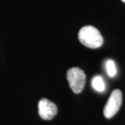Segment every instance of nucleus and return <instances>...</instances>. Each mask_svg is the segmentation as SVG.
<instances>
[{
    "label": "nucleus",
    "mask_w": 125,
    "mask_h": 125,
    "mask_svg": "<svg viewBox=\"0 0 125 125\" xmlns=\"http://www.w3.org/2000/svg\"><path fill=\"white\" fill-rule=\"evenodd\" d=\"M121 1H123L124 3H125V0H121Z\"/></svg>",
    "instance_id": "nucleus-7"
},
{
    "label": "nucleus",
    "mask_w": 125,
    "mask_h": 125,
    "mask_svg": "<svg viewBox=\"0 0 125 125\" xmlns=\"http://www.w3.org/2000/svg\"><path fill=\"white\" fill-rule=\"evenodd\" d=\"M57 106L54 102L49 99L42 98L38 102V113L41 118L49 120L54 118L57 114Z\"/></svg>",
    "instance_id": "nucleus-4"
},
{
    "label": "nucleus",
    "mask_w": 125,
    "mask_h": 125,
    "mask_svg": "<svg viewBox=\"0 0 125 125\" xmlns=\"http://www.w3.org/2000/svg\"><path fill=\"white\" fill-rule=\"evenodd\" d=\"M67 79L72 90L78 94L84 88L86 76L84 72L79 67H72L67 72Z\"/></svg>",
    "instance_id": "nucleus-2"
},
{
    "label": "nucleus",
    "mask_w": 125,
    "mask_h": 125,
    "mask_svg": "<svg viewBox=\"0 0 125 125\" xmlns=\"http://www.w3.org/2000/svg\"><path fill=\"white\" fill-rule=\"evenodd\" d=\"M78 38L81 44L90 49H97L104 42L103 37L99 31L94 27L90 25L81 29Z\"/></svg>",
    "instance_id": "nucleus-1"
},
{
    "label": "nucleus",
    "mask_w": 125,
    "mask_h": 125,
    "mask_svg": "<svg viewBox=\"0 0 125 125\" xmlns=\"http://www.w3.org/2000/svg\"><path fill=\"white\" fill-rule=\"evenodd\" d=\"M122 102V94L119 89L114 90L111 94L104 108V115L105 117L110 119L119 111Z\"/></svg>",
    "instance_id": "nucleus-3"
},
{
    "label": "nucleus",
    "mask_w": 125,
    "mask_h": 125,
    "mask_svg": "<svg viewBox=\"0 0 125 125\" xmlns=\"http://www.w3.org/2000/svg\"><path fill=\"white\" fill-rule=\"evenodd\" d=\"M92 86L95 90L98 92H104L106 89V85L105 82L102 77L99 75L94 76V78L92 80Z\"/></svg>",
    "instance_id": "nucleus-5"
},
{
    "label": "nucleus",
    "mask_w": 125,
    "mask_h": 125,
    "mask_svg": "<svg viewBox=\"0 0 125 125\" xmlns=\"http://www.w3.org/2000/svg\"><path fill=\"white\" fill-rule=\"evenodd\" d=\"M106 68L108 75L111 77H113L116 75L117 69L115 62L113 60H108L106 62Z\"/></svg>",
    "instance_id": "nucleus-6"
}]
</instances>
